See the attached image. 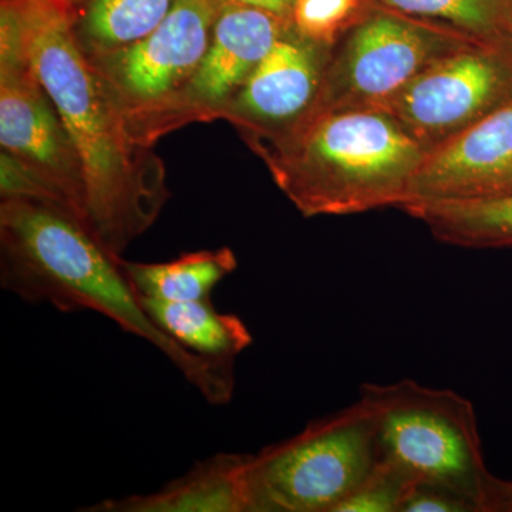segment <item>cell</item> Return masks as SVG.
<instances>
[{"label":"cell","instance_id":"obj_1","mask_svg":"<svg viewBox=\"0 0 512 512\" xmlns=\"http://www.w3.org/2000/svg\"><path fill=\"white\" fill-rule=\"evenodd\" d=\"M33 70L56 107L83 171L82 221L120 256L143 234L167 198L163 174L128 136L109 82L80 50L72 0H10Z\"/></svg>","mask_w":512,"mask_h":512},{"label":"cell","instance_id":"obj_2","mask_svg":"<svg viewBox=\"0 0 512 512\" xmlns=\"http://www.w3.org/2000/svg\"><path fill=\"white\" fill-rule=\"evenodd\" d=\"M0 284L28 303L62 312L90 311L151 343L208 403L234 396V360H214L174 342L150 318L119 256L94 237L69 208L39 200H3Z\"/></svg>","mask_w":512,"mask_h":512},{"label":"cell","instance_id":"obj_3","mask_svg":"<svg viewBox=\"0 0 512 512\" xmlns=\"http://www.w3.org/2000/svg\"><path fill=\"white\" fill-rule=\"evenodd\" d=\"M272 177L303 217L402 207L423 148L382 110L309 114L272 137H255Z\"/></svg>","mask_w":512,"mask_h":512},{"label":"cell","instance_id":"obj_4","mask_svg":"<svg viewBox=\"0 0 512 512\" xmlns=\"http://www.w3.org/2000/svg\"><path fill=\"white\" fill-rule=\"evenodd\" d=\"M360 399L375 414L380 460L417 483L446 487L487 512L495 481L485 464L473 403L453 390L414 380L363 383Z\"/></svg>","mask_w":512,"mask_h":512},{"label":"cell","instance_id":"obj_5","mask_svg":"<svg viewBox=\"0 0 512 512\" xmlns=\"http://www.w3.org/2000/svg\"><path fill=\"white\" fill-rule=\"evenodd\" d=\"M379 460L375 414L359 397L291 439L249 454V512H336Z\"/></svg>","mask_w":512,"mask_h":512},{"label":"cell","instance_id":"obj_6","mask_svg":"<svg viewBox=\"0 0 512 512\" xmlns=\"http://www.w3.org/2000/svg\"><path fill=\"white\" fill-rule=\"evenodd\" d=\"M476 42L372 0L330 49L309 114L372 110L440 59Z\"/></svg>","mask_w":512,"mask_h":512},{"label":"cell","instance_id":"obj_7","mask_svg":"<svg viewBox=\"0 0 512 512\" xmlns=\"http://www.w3.org/2000/svg\"><path fill=\"white\" fill-rule=\"evenodd\" d=\"M512 101V52L470 45L431 64L376 110L433 153Z\"/></svg>","mask_w":512,"mask_h":512},{"label":"cell","instance_id":"obj_8","mask_svg":"<svg viewBox=\"0 0 512 512\" xmlns=\"http://www.w3.org/2000/svg\"><path fill=\"white\" fill-rule=\"evenodd\" d=\"M0 143L52 185L82 220V165L66 128L30 63L15 8L0 12Z\"/></svg>","mask_w":512,"mask_h":512},{"label":"cell","instance_id":"obj_9","mask_svg":"<svg viewBox=\"0 0 512 512\" xmlns=\"http://www.w3.org/2000/svg\"><path fill=\"white\" fill-rule=\"evenodd\" d=\"M512 194V101L427 154L400 211L433 202L493 200Z\"/></svg>","mask_w":512,"mask_h":512},{"label":"cell","instance_id":"obj_10","mask_svg":"<svg viewBox=\"0 0 512 512\" xmlns=\"http://www.w3.org/2000/svg\"><path fill=\"white\" fill-rule=\"evenodd\" d=\"M218 0H174L150 35L110 56L114 83L128 99L150 103L190 82L210 46Z\"/></svg>","mask_w":512,"mask_h":512},{"label":"cell","instance_id":"obj_11","mask_svg":"<svg viewBox=\"0 0 512 512\" xmlns=\"http://www.w3.org/2000/svg\"><path fill=\"white\" fill-rule=\"evenodd\" d=\"M332 47L318 45L289 26L232 99V110L255 137L284 133L312 109Z\"/></svg>","mask_w":512,"mask_h":512},{"label":"cell","instance_id":"obj_12","mask_svg":"<svg viewBox=\"0 0 512 512\" xmlns=\"http://www.w3.org/2000/svg\"><path fill=\"white\" fill-rule=\"evenodd\" d=\"M291 25V20L266 10L221 5L210 46L188 82L192 97L208 104L234 99L249 74Z\"/></svg>","mask_w":512,"mask_h":512},{"label":"cell","instance_id":"obj_13","mask_svg":"<svg viewBox=\"0 0 512 512\" xmlns=\"http://www.w3.org/2000/svg\"><path fill=\"white\" fill-rule=\"evenodd\" d=\"M249 454L218 453L150 494L110 498L86 512H249Z\"/></svg>","mask_w":512,"mask_h":512},{"label":"cell","instance_id":"obj_14","mask_svg":"<svg viewBox=\"0 0 512 512\" xmlns=\"http://www.w3.org/2000/svg\"><path fill=\"white\" fill-rule=\"evenodd\" d=\"M141 302L158 328L192 353L214 360H235L251 346L248 326L237 315L218 312L211 299L167 302L141 298Z\"/></svg>","mask_w":512,"mask_h":512},{"label":"cell","instance_id":"obj_15","mask_svg":"<svg viewBox=\"0 0 512 512\" xmlns=\"http://www.w3.org/2000/svg\"><path fill=\"white\" fill-rule=\"evenodd\" d=\"M128 281L141 298L167 302L210 301L215 286L237 269L229 248L184 254L161 264L121 261Z\"/></svg>","mask_w":512,"mask_h":512},{"label":"cell","instance_id":"obj_16","mask_svg":"<svg viewBox=\"0 0 512 512\" xmlns=\"http://www.w3.org/2000/svg\"><path fill=\"white\" fill-rule=\"evenodd\" d=\"M453 247L512 249V194L493 200L433 202L403 208Z\"/></svg>","mask_w":512,"mask_h":512},{"label":"cell","instance_id":"obj_17","mask_svg":"<svg viewBox=\"0 0 512 512\" xmlns=\"http://www.w3.org/2000/svg\"><path fill=\"white\" fill-rule=\"evenodd\" d=\"M412 18L453 30L478 45L512 52V0H375Z\"/></svg>","mask_w":512,"mask_h":512},{"label":"cell","instance_id":"obj_18","mask_svg":"<svg viewBox=\"0 0 512 512\" xmlns=\"http://www.w3.org/2000/svg\"><path fill=\"white\" fill-rule=\"evenodd\" d=\"M174 0H89L83 32L104 52L123 49L150 35L170 12Z\"/></svg>","mask_w":512,"mask_h":512},{"label":"cell","instance_id":"obj_19","mask_svg":"<svg viewBox=\"0 0 512 512\" xmlns=\"http://www.w3.org/2000/svg\"><path fill=\"white\" fill-rule=\"evenodd\" d=\"M372 0H296L291 22L299 35L332 47Z\"/></svg>","mask_w":512,"mask_h":512},{"label":"cell","instance_id":"obj_20","mask_svg":"<svg viewBox=\"0 0 512 512\" xmlns=\"http://www.w3.org/2000/svg\"><path fill=\"white\" fill-rule=\"evenodd\" d=\"M416 483L399 467L379 460L372 473L336 512H402L404 501Z\"/></svg>","mask_w":512,"mask_h":512},{"label":"cell","instance_id":"obj_21","mask_svg":"<svg viewBox=\"0 0 512 512\" xmlns=\"http://www.w3.org/2000/svg\"><path fill=\"white\" fill-rule=\"evenodd\" d=\"M0 161H2L0 188H2L3 200H39L55 202L66 207L52 185L18 157L3 150Z\"/></svg>","mask_w":512,"mask_h":512},{"label":"cell","instance_id":"obj_22","mask_svg":"<svg viewBox=\"0 0 512 512\" xmlns=\"http://www.w3.org/2000/svg\"><path fill=\"white\" fill-rule=\"evenodd\" d=\"M402 512H478L476 505L456 491L439 485L416 483Z\"/></svg>","mask_w":512,"mask_h":512},{"label":"cell","instance_id":"obj_23","mask_svg":"<svg viewBox=\"0 0 512 512\" xmlns=\"http://www.w3.org/2000/svg\"><path fill=\"white\" fill-rule=\"evenodd\" d=\"M221 5H242L266 10L279 18L291 20L293 5L296 0H218Z\"/></svg>","mask_w":512,"mask_h":512},{"label":"cell","instance_id":"obj_24","mask_svg":"<svg viewBox=\"0 0 512 512\" xmlns=\"http://www.w3.org/2000/svg\"><path fill=\"white\" fill-rule=\"evenodd\" d=\"M487 512H512V480L497 478Z\"/></svg>","mask_w":512,"mask_h":512}]
</instances>
